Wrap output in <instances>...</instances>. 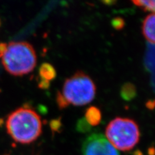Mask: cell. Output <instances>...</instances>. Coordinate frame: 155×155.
Instances as JSON below:
<instances>
[{"instance_id":"1","label":"cell","mask_w":155,"mask_h":155,"mask_svg":"<svg viewBox=\"0 0 155 155\" xmlns=\"http://www.w3.org/2000/svg\"><path fill=\"white\" fill-rule=\"evenodd\" d=\"M7 132L13 140L21 143H30L40 137L42 130L40 116L34 110L21 107L8 116Z\"/></svg>"},{"instance_id":"2","label":"cell","mask_w":155,"mask_h":155,"mask_svg":"<svg viewBox=\"0 0 155 155\" xmlns=\"http://www.w3.org/2000/svg\"><path fill=\"white\" fill-rule=\"evenodd\" d=\"M2 56L4 68L14 76L28 74L36 65L35 50L30 43L25 41H14L5 45Z\"/></svg>"},{"instance_id":"3","label":"cell","mask_w":155,"mask_h":155,"mask_svg":"<svg viewBox=\"0 0 155 155\" xmlns=\"http://www.w3.org/2000/svg\"><path fill=\"white\" fill-rule=\"evenodd\" d=\"M66 105H85L91 102L96 95V85L91 78L84 72L78 71L65 80L62 93H58Z\"/></svg>"},{"instance_id":"4","label":"cell","mask_w":155,"mask_h":155,"mask_svg":"<svg viewBox=\"0 0 155 155\" xmlns=\"http://www.w3.org/2000/svg\"><path fill=\"white\" fill-rule=\"evenodd\" d=\"M140 133L138 124L133 120L118 117L109 123L105 137L113 146L122 151H129L137 145Z\"/></svg>"},{"instance_id":"5","label":"cell","mask_w":155,"mask_h":155,"mask_svg":"<svg viewBox=\"0 0 155 155\" xmlns=\"http://www.w3.org/2000/svg\"><path fill=\"white\" fill-rule=\"evenodd\" d=\"M83 155H120L104 135L94 133L87 137L82 145Z\"/></svg>"},{"instance_id":"6","label":"cell","mask_w":155,"mask_h":155,"mask_svg":"<svg viewBox=\"0 0 155 155\" xmlns=\"http://www.w3.org/2000/svg\"><path fill=\"white\" fill-rule=\"evenodd\" d=\"M142 32L147 41L155 44V13L149 14L145 18Z\"/></svg>"},{"instance_id":"7","label":"cell","mask_w":155,"mask_h":155,"mask_svg":"<svg viewBox=\"0 0 155 155\" xmlns=\"http://www.w3.org/2000/svg\"><path fill=\"white\" fill-rule=\"evenodd\" d=\"M85 118L87 124L91 126L98 125L101 119L100 110L94 106H91L85 111Z\"/></svg>"},{"instance_id":"8","label":"cell","mask_w":155,"mask_h":155,"mask_svg":"<svg viewBox=\"0 0 155 155\" xmlns=\"http://www.w3.org/2000/svg\"><path fill=\"white\" fill-rule=\"evenodd\" d=\"M40 75L46 80H51L56 77V72L51 65L44 64L40 68Z\"/></svg>"},{"instance_id":"9","label":"cell","mask_w":155,"mask_h":155,"mask_svg":"<svg viewBox=\"0 0 155 155\" xmlns=\"http://www.w3.org/2000/svg\"><path fill=\"white\" fill-rule=\"evenodd\" d=\"M133 3L145 11L155 13V1H133Z\"/></svg>"},{"instance_id":"10","label":"cell","mask_w":155,"mask_h":155,"mask_svg":"<svg viewBox=\"0 0 155 155\" xmlns=\"http://www.w3.org/2000/svg\"><path fill=\"white\" fill-rule=\"evenodd\" d=\"M135 94V89L133 85L127 84L124 85L122 89V97L125 100H129L133 98Z\"/></svg>"}]
</instances>
